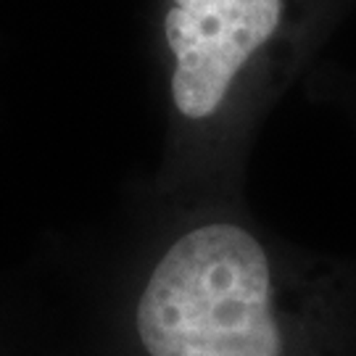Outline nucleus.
Returning <instances> with one entry per match:
<instances>
[{
	"instance_id": "nucleus-1",
	"label": "nucleus",
	"mask_w": 356,
	"mask_h": 356,
	"mask_svg": "<svg viewBox=\"0 0 356 356\" xmlns=\"http://www.w3.org/2000/svg\"><path fill=\"white\" fill-rule=\"evenodd\" d=\"M145 356H356L335 314L293 325L259 238L232 222L193 227L166 248L138 312Z\"/></svg>"
},
{
	"instance_id": "nucleus-2",
	"label": "nucleus",
	"mask_w": 356,
	"mask_h": 356,
	"mask_svg": "<svg viewBox=\"0 0 356 356\" xmlns=\"http://www.w3.org/2000/svg\"><path fill=\"white\" fill-rule=\"evenodd\" d=\"M285 0H172L166 42L175 53L172 98L179 114L206 119L243 66L280 32Z\"/></svg>"
}]
</instances>
